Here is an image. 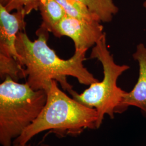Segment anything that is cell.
Wrapping results in <instances>:
<instances>
[{"mask_svg":"<svg viewBox=\"0 0 146 146\" xmlns=\"http://www.w3.org/2000/svg\"><path fill=\"white\" fill-rule=\"evenodd\" d=\"M143 7L145 8V9L146 10V1H145L143 2Z\"/></svg>","mask_w":146,"mask_h":146,"instance_id":"cell-13","label":"cell"},{"mask_svg":"<svg viewBox=\"0 0 146 146\" xmlns=\"http://www.w3.org/2000/svg\"><path fill=\"white\" fill-rule=\"evenodd\" d=\"M46 104L35 121L13 142V146H25L40 133L50 131L58 135L76 136L86 129H97L95 109L68 96L52 80L44 90Z\"/></svg>","mask_w":146,"mask_h":146,"instance_id":"cell-2","label":"cell"},{"mask_svg":"<svg viewBox=\"0 0 146 146\" xmlns=\"http://www.w3.org/2000/svg\"><path fill=\"white\" fill-rule=\"evenodd\" d=\"M100 22L65 16L58 24L55 36L68 37L73 40L75 51L87 52L89 48L94 47L105 34Z\"/></svg>","mask_w":146,"mask_h":146,"instance_id":"cell-5","label":"cell"},{"mask_svg":"<svg viewBox=\"0 0 146 146\" xmlns=\"http://www.w3.org/2000/svg\"><path fill=\"white\" fill-rule=\"evenodd\" d=\"M90 58H96L101 63L103 80L91 84L81 94L73 90L70 94L81 104L96 110L98 117L96 127L98 129L102 123L104 115L107 114L113 119L114 113H120V106L125 91L117 86V81L130 67L115 62L113 55L108 49L106 33L93 48Z\"/></svg>","mask_w":146,"mask_h":146,"instance_id":"cell-4","label":"cell"},{"mask_svg":"<svg viewBox=\"0 0 146 146\" xmlns=\"http://www.w3.org/2000/svg\"><path fill=\"white\" fill-rule=\"evenodd\" d=\"M86 5L90 11L99 17L101 22H110L119 8L113 0H78Z\"/></svg>","mask_w":146,"mask_h":146,"instance_id":"cell-9","label":"cell"},{"mask_svg":"<svg viewBox=\"0 0 146 146\" xmlns=\"http://www.w3.org/2000/svg\"><path fill=\"white\" fill-rule=\"evenodd\" d=\"M25 146H30V145H26ZM41 146H49V145H41Z\"/></svg>","mask_w":146,"mask_h":146,"instance_id":"cell-14","label":"cell"},{"mask_svg":"<svg viewBox=\"0 0 146 146\" xmlns=\"http://www.w3.org/2000/svg\"><path fill=\"white\" fill-rule=\"evenodd\" d=\"M8 0H0V4L5 6Z\"/></svg>","mask_w":146,"mask_h":146,"instance_id":"cell-12","label":"cell"},{"mask_svg":"<svg viewBox=\"0 0 146 146\" xmlns=\"http://www.w3.org/2000/svg\"><path fill=\"white\" fill-rule=\"evenodd\" d=\"M133 58L139 64V78L131 92H125L123 94L120 113L124 111L129 106H135L146 115V47L143 43L137 45Z\"/></svg>","mask_w":146,"mask_h":146,"instance_id":"cell-7","label":"cell"},{"mask_svg":"<svg viewBox=\"0 0 146 146\" xmlns=\"http://www.w3.org/2000/svg\"><path fill=\"white\" fill-rule=\"evenodd\" d=\"M49 33L41 25L36 31L37 38L33 41L23 31L17 35L16 48L25 68L26 83L31 88L45 90L55 80L70 94L74 90L67 81V76L74 77L80 84L87 86L99 81L84 66L86 52L75 51L68 60L59 58L47 44Z\"/></svg>","mask_w":146,"mask_h":146,"instance_id":"cell-1","label":"cell"},{"mask_svg":"<svg viewBox=\"0 0 146 146\" xmlns=\"http://www.w3.org/2000/svg\"><path fill=\"white\" fill-rule=\"evenodd\" d=\"M56 1L62 7L67 16L90 22H101L98 16L90 11L86 5L78 0Z\"/></svg>","mask_w":146,"mask_h":146,"instance_id":"cell-10","label":"cell"},{"mask_svg":"<svg viewBox=\"0 0 146 146\" xmlns=\"http://www.w3.org/2000/svg\"><path fill=\"white\" fill-rule=\"evenodd\" d=\"M39 2L40 0H8L5 7L9 12L24 11L27 15L33 11H38Z\"/></svg>","mask_w":146,"mask_h":146,"instance_id":"cell-11","label":"cell"},{"mask_svg":"<svg viewBox=\"0 0 146 146\" xmlns=\"http://www.w3.org/2000/svg\"><path fill=\"white\" fill-rule=\"evenodd\" d=\"M38 11L42 17L41 25L55 35L58 24L66 16L62 7L56 0H40Z\"/></svg>","mask_w":146,"mask_h":146,"instance_id":"cell-8","label":"cell"},{"mask_svg":"<svg viewBox=\"0 0 146 146\" xmlns=\"http://www.w3.org/2000/svg\"><path fill=\"white\" fill-rule=\"evenodd\" d=\"M44 90H34L7 77L0 84V143L13 146L40 114L47 101Z\"/></svg>","mask_w":146,"mask_h":146,"instance_id":"cell-3","label":"cell"},{"mask_svg":"<svg viewBox=\"0 0 146 146\" xmlns=\"http://www.w3.org/2000/svg\"><path fill=\"white\" fill-rule=\"evenodd\" d=\"M24 11L11 13L0 4V55L15 58L21 57L16 48V40L19 32L25 29L26 16Z\"/></svg>","mask_w":146,"mask_h":146,"instance_id":"cell-6","label":"cell"}]
</instances>
